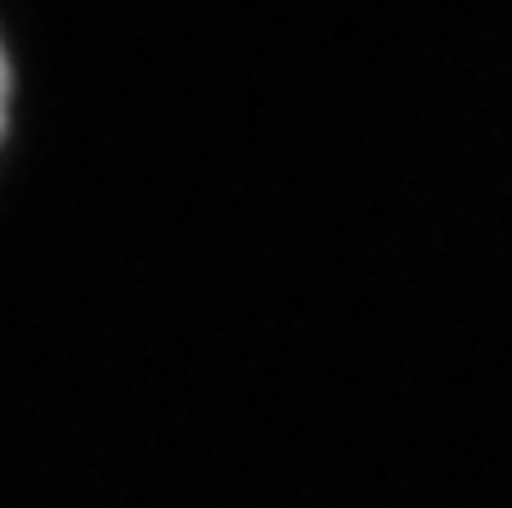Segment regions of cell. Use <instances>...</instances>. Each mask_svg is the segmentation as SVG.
<instances>
[{
    "instance_id": "6da1fadb",
    "label": "cell",
    "mask_w": 512,
    "mask_h": 508,
    "mask_svg": "<svg viewBox=\"0 0 512 508\" xmlns=\"http://www.w3.org/2000/svg\"><path fill=\"white\" fill-rule=\"evenodd\" d=\"M5 117H9V54L0 41V135H5Z\"/></svg>"
}]
</instances>
